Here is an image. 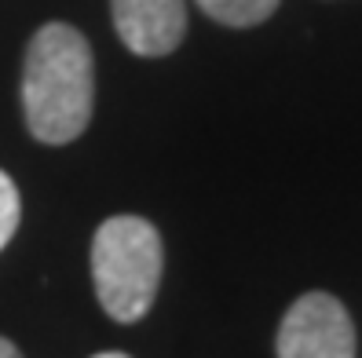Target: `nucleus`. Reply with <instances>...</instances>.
I'll list each match as a JSON object with an SVG mask.
<instances>
[{
    "instance_id": "obj_4",
    "label": "nucleus",
    "mask_w": 362,
    "mask_h": 358,
    "mask_svg": "<svg viewBox=\"0 0 362 358\" xmlns=\"http://www.w3.org/2000/svg\"><path fill=\"white\" fill-rule=\"evenodd\" d=\"M110 15L124 48L146 59L176 52L187 33V0H110Z\"/></svg>"
},
{
    "instance_id": "obj_6",
    "label": "nucleus",
    "mask_w": 362,
    "mask_h": 358,
    "mask_svg": "<svg viewBox=\"0 0 362 358\" xmlns=\"http://www.w3.org/2000/svg\"><path fill=\"white\" fill-rule=\"evenodd\" d=\"M18 220H23V198H18L15 179L0 168V249L15 238Z\"/></svg>"
},
{
    "instance_id": "obj_5",
    "label": "nucleus",
    "mask_w": 362,
    "mask_h": 358,
    "mask_svg": "<svg viewBox=\"0 0 362 358\" xmlns=\"http://www.w3.org/2000/svg\"><path fill=\"white\" fill-rule=\"evenodd\" d=\"M198 8L223 26L245 30V26H260L264 18H271L279 0H198Z\"/></svg>"
},
{
    "instance_id": "obj_7",
    "label": "nucleus",
    "mask_w": 362,
    "mask_h": 358,
    "mask_svg": "<svg viewBox=\"0 0 362 358\" xmlns=\"http://www.w3.org/2000/svg\"><path fill=\"white\" fill-rule=\"evenodd\" d=\"M0 358H23V351H18L11 340H4V336H0Z\"/></svg>"
},
{
    "instance_id": "obj_3",
    "label": "nucleus",
    "mask_w": 362,
    "mask_h": 358,
    "mask_svg": "<svg viewBox=\"0 0 362 358\" xmlns=\"http://www.w3.org/2000/svg\"><path fill=\"white\" fill-rule=\"evenodd\" d=\"M279 358H355V326L329 292H304L293 300L274 336Z\"/></svg>"
},
{
    "instance_id": "obj_8",
    "label": "nucleus",
    "mask_w": 362,
    "mask_h": 358,
    "mask_svg": "<svg viewBox=\"0 0 362 358\" xmlns=\"http://www.w3.org/2000/svg\"><path fill=\"white\" fill-rule=\"evenodd\" d=\"M92 358H132V354H124V351H103V354H92Z\"/></svg>"
},
{
    "instance_id": "obj_2",
    "label": "nucleus",
    "mask_w": 362,
    "mask_h": 358,
    "mask_svg": "<svg viewBox=\"0 0 362 358\" xmlns=\"http://www.w3.org/2000/svg\"><path fill=\"white\" fill-rule=\"evenodd\" d=\"M165 270L161 234L143 216H110L92 238V282L103 311L132 326L151 311Z\"/></svg>"
},
{
    "instance_id": "obj_1",
    "label": "nucleus",
    "mask_w": 362,
    "mask_h": 358,
    "mask_svg": "<svg viewBox=\"0 0 362 358\" xmlns=\"http://www.w3.org/2000/svg\"><path fill=\"white\" fill-rule=\"evenodd\" d=\"M95 73L92 48L81 30L66 23L40 26L26 48L23 110L33 139L62 146L74 143L92 121Z\"/></svg>"
}]
</instances>
